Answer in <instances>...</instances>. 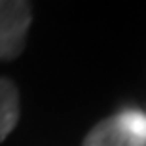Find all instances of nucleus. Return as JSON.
Masks as SVG:
<instances>
[{
  "instance_id": "nucleus-1",
  "label": "nucleus",
  "mask_w": 146,
  "mask_h": 146,
  "mask_svg": "<svg viewBox=\"0 0 146 146\" xmlns=\"http://www.w3.org/2000/svg\"><path fill=\"white\" fill-rule=\"evenodd\" d=\"M31 25V4L19 0H0V59H15L25 48Z\"/></svg>"
},
{
  "instance_id": "nucleus-2",
  "label": "nucleus",
  "mask_w": 146,
  "mask_h": 146,
  "mask_svg": "<svg viewBox=\"0 0 146 146\" xmlns=\"http://www.w3.org/2000/svg\"><path fill=\"white\" fill-rule=\"evenodd\" d=\"M84 146H146V142L137 139L118 116H112L99 121L87 133Z\"/></svg>"
},
{
  "instance_id": "nucleus-3",
  "label": "nucleus",
  "mask_w": 146,
  "mask_h": 146,
  "mask_svg": "<svg viewBox=\"0 0 146 146\" xmlns=\"http://www.w3.org/2000/svg\"><path fill=\"white\" fill-rule=\"evenodd\" d=\"M19 119V95L13 82L0 78V141L10 135Z\"/></svg>"
},
{
  "instance_id": "nucleus-4",
  "label": "nucleus",
  "mask_w": 146,
  "mask_h": 146,
  "mask_svg": "<svg viewBox=\"0 0 146 146\" xmlns=\"http://www.w3.org/2000/svg\"><path fill=\"white\" fill-rule=\"evenodd\" d=\"M118 118L137 139L146 142V114L139 112V110H125V112L118 114Z\"/></svg>"
}]
</instances>
